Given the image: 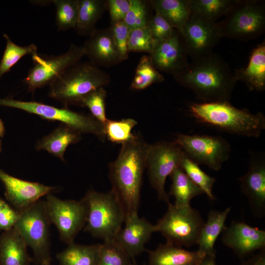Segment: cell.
Listing matches in <instances>:
<instances>
[{
  "instance_id": "8d00e7d4",
  "label": "cell",
  "mask_w": 265,
  "mask_h": 265,
  "mask_svg": "<svg viewBox=\"0 0 265 265\" xmlns=\"http://www.w3.org/2000/svg\"><path fill=\"white\" fill-rule=\"evenodd\" d=\"M106 96L107 92L104 87H99L87 94L81 104V106L87 107L91 115L103 124L107 119L106 112Z\"/></svg>"
},
{
  "instance_id": "681fc988",
  "label": "cell",
  "mask_w": 265,
  "mask_h": 265,
  "mask_svg": "<svg viewBox=\"0 0 265 265\" xmlns=\"http://www.w3.org/2000/svg\"><path fill=\"white\" fill-rule=\"evenodd\" d=\"M51 265L50 263H49V264H43V265Z\"/></svg>"
},
{
  "instance_id": "277c9868",
  "label": "cell",
  "mask_w": 265,
  "mask_h": 265,
  "mask_svg": "<svg viewBox=\"0 0 265 265\" xmlns=\"http://www.w3.org/2000/svg\"><path fill=\"white\" fill-rule=\"evenodd\" d=\"M109 75L89 61L79 62L56 77L49 85V96L69 106H81L84 97L109 83Z\"/></svg>"
},
{
  "instance_id": "30bf717a",
  "label": "cell",
  "mask_w": 265,
  "mask_h": 265,
  "mask_svg": "<svg viewBox=\"0 0 265 265\" xmlns=\"http://www.w3.org/2000/svg\"><path fill=\"white\" fill-rule=\"evenodd\" d=\"M32 58L33 67L23 80L30 92L49 85L59 75L69 67L80 62L85 56L83 46L71 44L68 50L58 55H42L36 53Z\"/></svg>"
},
{
  "instance_id": "7dc6e473",
  "label": "cell",
  "mask_w": 265,
  "mask_h": 265,
  "mask_svg": "<svg viewBox=\"0 0 265 265\" xmlns=\"http://www.w3.org/2000/svg\"><path fill=\"white\" fill-rule=\"evenodd\" d=\"M7 203L0 197V213L7 205Z\"/></svg>"
},
{
  "instance_id": "bcb514c9",
  "label": "cell",
  "mask_w": 265,
  "mask_h": 265,
  "mask_svg": "<svg viewBox=\"0 0 265 265\" xmlns=\"http://www.w3.org/2000/svg\"><path fill=\"white\" fill-rule=\"evenodd\" d=\"M5 133V128L3 122L0 119V137H2Z\"/></svg>"
},
{
  "instance_id": "7402d4cb",
  "label": "cell",
  "mask_w": 265,
  "mask_h": 265,
  "mask_svg": "<svg viewBox=\"0 0 265 265\" xmlns=\"http://www.w3.org/2000/svg\"><path fill=\"white\" fill-rule=\"evenodd\" d=\"M237 81H243L250 91L265 89V44H259L250 56L247 67L234 73Z\"/></svg>"
},
{
  "instance_id": "f546056e",
  "label": "cell",
  "mask_w": 265,
  "mask_h": 265,
  "mask_svg": "<svg viewBox=\"0 0 265 265\" xmlns=\"http://www.w3.org/2000/svg\"><path fill=\"white\" fill-rule=\"evenodd\" d=\"M240 0H190L191 13L215 22L219 18L227 15Z\"/></svg>"
},
{
  "instance_id": "44dd1931",
  "label": "cell",
  "mask_w": 265,
  "mask_h": 265,
  "mask_svg": "<svg viewBox=\"0 0 265 265\" xmlns=\"http://www.w3.org/2000/svg\"><path fill=\"white\" fill-rule=\"evenodd\" d=\"M26 242L13 227L0 235V265H29Z\"/></svg>"
},
{
  "instance_id": "7bdbcfd3",
  "label": "cell",
  "mask_w": 265,
  "mask_h": 265,
  "mask_svg": "<svg viewBox=\"0 0 265 265\" xmlns=\"http://www.w3.org/2000/svg\"><path fill=\"white\" fill-rule=\"evenodd\" d=\"M19 216V212L7 204L0 213V230L5 231L13 228Z\"/></svg>"
},
{
  "instance_id": "d4e9b609",
  "label": "cell",
  "mask_w": 265,
  "mask_h": 265,
  "mask_svg": "<svg viewBox=\"0 0 265 265\" xmlns=\"http://www.w3.org/2000/svg\"><path fill=\"white\" fill-rule=\"evenodd\" d=\"M81 138L80 133L61 124L49 134L38 140L35 147L38 150H45L64 161V153L67 147L78 142Z\"/></svg>"
},
{
  "instance_id": "d6a6232c",
  "label": "cell",
  "mask_w": 265,
  "mask_h": 265,
  "mask_svg": "<svg viewBox=\"0 0 265 265\" xmlns=\"http://www.w3.org/2000/svg\"><path fill=\"white\" fill-rule=\"evenodd\" d=\"M137 122L132 118L114 120L107 119L103 124L106 138L111 142L123 145L136 137L132 130Z\"/></svg>"
},
{
  "instance_id": "5bb4252c",
  "label": "cell",
  "mask_w": 265,
  "mask_h": 265,
  "mask_svg": "<svg viewBox=\"0 0 265 265\" xmlns=\"http://www.w3.org/2000/svg\"><path fill=\"white\" fill-rule=\"evenodd\" d=\"M180 33L187 55L193 59L212 53L222 37L218 24L193 13Z\"/></svg>"
},
{
  "instance_id": "836d02e7",
  "label": "cell",
  "mask_w": 265,
  "mask_h": 265,
  "mask_svg": "<svg viewBox=\"0 0 265 265\" xmlns=\"http://www.w3.org/2000/svg\"><path fill=\"white\" fill-rule=\"evenodd\" d=\"M180 167L188 177L211 199L214 200L212 188L215 179L203 171L199 165L188 158L184 153Z\"/></svg>"
},
{
  "instance_id": "ab89813d",
  "label": "cell",
  "mask_w": 265,
  "mask_h": 265,
  "mask_svg": "<svg viewBox=\"0 0 265 265\" xmlns=\"http://www.w3.org/2000/svg\"><path fill=\"white\" fill-rule=\"evenodd\" d=\"M147 26L155 41L169 38L175 31L171 24L165 18L157 13L148 21Z\"/></svg>"
},
{
  "instance_id": "7a4b0ae2",
  "label": "cell",
  "mask_w": 265,
  "mask_h": 265,
  "mask_svg": "<svg viewBox=\"0 0 265 265\" xmlns=\"http://www.w3.org/2000/svg\"><path fill=\"white\" fill-rule=\"evenodd\" d=\"M149 145L136 134L134 139L122 145L117 158L108 165L111 190L122 204L126 217L138 213Z\"/></svg>"
},
{
  "instance_id": "7c38bea8",
  "label": "cell",
  "mask_w": 265,
  "mask_h": 265,
  "mask_svg": "<svg viewBox=\"0 0 265 265\" xmlns=\"http://www.w3.org/2000/svg\"><path fill=\"white\" fill-rule=\"evenodd\" d=\"M46 211L58 231L60 239L69 244L85 226L86 208L83 201L62 200L52 194L46 196Z\"/></svg>"
},
{
  "instance_id": "83f0119b",
  "label": "cell",
  "mask_w": 265,
  "mask_h": 265,
  "mask_svg": "<svg viewBox=\"0 0 265 265\" xmlns=\"http://www.w3.org/2000/svg\"><path fill=\"white\" fill-rule=\"evenodd\" d=\"M78 16L75 28L81 36H89L106 8L104 0H78Z\"/></svg>"
},
{
  "instance_id": "603a6c76",
  "label": "cell",
  "mask_w": 265,
  "mask_h": 265,
  "mask_svg": "<svg viewBox=\"0 0 265 265\" xmlns=\"http://www.w3.org/2000/svg\"><path fill=\"white\" fill-rule=\"evenodd\" d=\"M231 208L228 207L222 211H211L205 222L199 236L198 252L202 257L215 255L214 244L218 237L224 230L225 221Z\"/></svg>"
},
{
  "instance_id": "52a82bcc",
  "label": "cell",
  "mask_w": 265,
  "mask_h": 265,
  "mask_svg": "<svg viewBox=\"0 0 265 265\" xmlns=\"http://www.w3.org/2000/svg\"><path fill=\"white\" fill-rule=\"evenodd\" d=\"M0 106L17 108L47 120L60 122L81 134H94L103 141L106 138L103 124L91 114L76 112L65 107L58 108L42 103L10 98H0Z\"/></svg>"
},
{
  "instance_id": "74e56055",
  "label": "cell",
  "mask_w": 265,
  "mask_h": 265,
  "mask_svg": "<svg viewBox=\"0 0 265 265\" xmlns=\"http://www.w3.org/2000/svg\"><path fill=\"white\" fill-rule=\"evenodd\" d=\"M155 41L147 26L130 30L128 41V52L150 53Z\"/></svg>"
},
{
  "instance_id": "5b68a950",
  "label": "cell",
  "mask_w": 265,
  "mask_h": 265,
  "mask_svg": "<svg viewBox=\"0 0 265 265\" xmlns=\"http://www.w3.org/2000/svg\"><path fill=\"white\" fill-rule=\"evenodd\" d=\"M82 200L86 208L84 231L104 241L113 239L126 218L124 207L114 192L90 189Z\"/></svg>"
},
{
  "instance_id": "6da1fadb",
  "label": "cell",
  "mask_w": 265,
  "mask_h": 265,
  "mask_svg": "<svg viewBox=\"0 0 265 265\" xmlns=\"http://www.w3.org/2000/svg\"><path fill=\"white\" fill-rule=\"evenodd\" d=\"M173 75L203 102H229L237 81L228 65L212 52L193 59Z\"/></svg>"
},
{
  "instance_id": "f1b7e54d",
  "label": "cell",
  "mask_w": 265,
  "mask_h": 265,
  "mask_svg": "<svg viewBox=\"0 0 265 265\" xmlns=\"http://www.w3.org/2000/svg\"><path fill=\"white\" fill-rule=\"evenodd\" d=\"M169 176L172 184L169 195L175 198V205H189L193 198L204 194L203 190L188 177L180 166L176 168Z\"/></svg>"
},
{
  "instance_id": "cb8c5ba5",
  "label": "cell",
  "mask_w": 265,
  "mask_h": 265,
  "mask_svg": "<svg viewBox=\"0 0 265 265\" xmlns=\"http://www.w3.org/2000/svg\"><path fill=\"white\" fill-rule=\"evenodd\" d=\"M204 257L197 251H190L168 243L149 252V265H197Z\"/></svg>"
},
{
  "instance_id": "2e32d148",
  "label": "cell",
  "mask_w": 265,
  "mask_h": 265,
  "mask_svg": "<svg viewBox=\"0 0 265 265\" xmlns=\"http://www.w3.org/2000/svg\"><path fill=\"white\" fill-rule=\"evenodd\" d=\"M248 169L239 178L242 192L255 216L265 215V158L263 153L251 155Z\"/></svg>"
},
{
  "instance_id": "484cf974",
  "label": "cell",
  "mask_w": 265,
  "mask_h": 265,
  "mask_svg": "<svg viewBox=\"0 0 265 265\" xmlns=\"http://www.w3.org/2000/svg\"><path fill=\"white\" fill-rule=\"evenodd\" d=\"M150 2L156 13L165 18L180 32L191 14L190 0H153Z\"/></svg>"
},
{
  "instance_id": "8fae6325",
  "label": "cell",
  "mask_w": 265,
  "mask_h": 265,
  "mask_svg": "<svg viewBox=\"0 0 265 265\" xmlns=\"http://www.w3.org/2000/svg\"><path fill=\"white\" fill-rule=\"evenodd\" d=\"M184 152L174 141H161L150 144L146 158V168L152 187L158 198L170 203L165 190L167 177L180 166Z\"/></svg>"
},
{
  "instance_id": "ac0fdd59",
  "label": "cell",
  "mask_w": 265,
  "mask_h": 265,
  "mask_svg": "<svg viewBox=\"0 0 265 265\" xmlns=\"http://www.w3.org/2000/svg\"><path fill=\"white\" fill-rule=\"evenodd\" d=\"M222 241L243 258L265 249V231L243 222L233 221L222 232Z\"/></svg>"
},
{
  "instance_id": "d6986e66",
  "label": "cell",
  "mask_w": 265,
  "mask_h": 265,
  "mask_svg": "<svg viewBox=\"0 0 265 265\" xmlns=\"http://www.w3.org/2000/svg\"><path fill=\"white\" fill-rule=\"evenodd\" d=\"M149 54L157 70L173 74L188 63L182 37L181 38L176 31L169 38L155 41Z\"/></svg>"
},
{
  "instance_id": "60d3db41",
  "label": "cell",
  "mask_w": 265,
  "mask_h": 265,
  "mask_svg": "<svg viewBox=\"0 0 265 265\" xmlns=\"http://www.w3.org/2000/svg\"><path fill=\"white\" fill-rule=\"evenodd\" d=\"M110 27L122 58L125 60L129 57L128 41L130 29L124 21L111 23Z\"/></svg>"
},
{
  "instance_id": "f907efd6",
  "label": "cell",
  "mask_w": 265,
  "mask_h": 265,
  "mask_svg": "<svg viewBox=\"0 0 265 265\" xmlns=\"http://www.w3.org/2000/svg\"><path fill=\"white\" fill-rule=\"evenodd\" d=\"M131 265H137L135 263H132Z\"/></svg>"
},
{
  "instance_id": "4316f807",
  "label": "cell",
  "mask_w": 265,
  "mask_h": 265,
  "mask_svg": "<svg viewBox=\"0 0 265 265\" xmlns=\"http://www.w3.org/2000/svg\"><path fill=\"white\" fill-rule=\"evenodd\" d=\"M101 244L82 245L73 242L56 255L60 265H98Z\"/></svg>"
},
{
  "instance_id": "9a60e30c",
  "label": "cell",
  "mask_w": 265,
  "mask_h": 265,
  "mask_svg": "<svg viewBox=\"0 0 265 265\" xmlns=\"http://www.w3.org/2000/svg\"><path fill=\"white\" fill-rule=\"evenodd\" d=\"M0 180L4 186L6 199L19 212L40 200L42 197L52 194L59 188L16 178L1 169Z\"/></svg>"
},
{
  "instance_id": "ba28073f",
  "label": "cell",
  "mask_w": 265,
  "mask_h": 265,
  "mask_svg": "<svg viewBox=\"0 0 265 265\" xmlns=\"http://www.w3.org/2000/svg\"><path fill=\"white\" fill-rule=\"evenodd\" d=\"M164 215L155 224L157 232L167 243L189 247L197 244L205 223L200 212L190 205L177 206L171 203Z\"/></svg>"
},
{
  "instance_id": "e0dca14e",
  "label": "cell",
  "mask_w": 265,
  "mask_h": 265,
  "mask_svg": "<svg viewBox=\"0 0 265 265\" xmlns=\"http://www.w3.org/2000/svg\"><path fill=\"white\" fill-rule=\"evenodd\" d=\"M124 223L113 240L132 260L145 250V244L157 229L138 213L127 216Z\"/></svg>"
},
{
  "instance_id": "ffe728a7",
  "label": "cell",
  "mask_w": 265,
  "mask_h": 265,
  "mask_svg": "<svg viewBox=\"0 0 265 265\" xmlns=\"http://www.w3.org/2000/svg\"><path fill=\"white\" fill-rule=\"evenodd\" d=\"M83 45L89 62L97 66L110 67L123 60L110 27L96 29Z\"/></svg>"
},
{
  "instance_id": "8992f818",
  "label": "cell",
  "mask_w": 265,
  "mask_h": 265,
  "mask_svg": "<svg viewBox=\"0 0 265 265\" xmlns=\"http://www.w3.org/2000/svg\"><path fill=\"white\" fill-rule=\"evenodd\" d=\"M51 224L45 200L40 199L19 212L14 227L32 249L34 260L40 265L51 262Z\"/></svg>"
},
{
  "instance_id": "4fadbf2b",
  "label": "cell",
  "mask_w": 265,
  "mask_h": 265,
  "mask_svg": "<svg viewBox=\"0 0 265 265\" xmlns=\"http://www.w3.org/2000/svg\"><path fill=\"white\" fill-rule=\"evenodd\" d=\"M218 24L222 37L248 39L263 32L265 27V11L263 5L256 1H240Z\"/></svg>"
},
{
  "instance_id": "3957f363",
  "label": "cell",
  "mask_w": 265,
  "mask_h": 265,
  "mask_svg": "<svg viewBox=\"0 0 265 265\" xmlns=\"http://www.w3.org/2000/svg\"><path fill=\"white\" fill-rule=\"evenodd\" d=\"M189 111L198 122L219 130L240 136L258 137L265 129L262 112L252 113L228 101L191 103Z\"/></svg>"
},
{
  "instance_id": "e575fe53",
  "label": "cell",
  "mask_w": 265,
  "mask_h": 265,
  "mask_svg": "<svg viewBox=\"0 0 265 265\" xmlns=\"http://www.w3.org/2000/svg\"><path fill=\"white\" fill-rule=\"evenodd\" d=\"M3 37L6 43L0 63V79L23 56L29 54L32 55L37 53V47L34 44L20 46L13 42L6 34H4Z\"/></svg>"
},
{
  "instance_id": "f35d334b",
  "label": "cell",
  "mask_w": 265,
  "mask_h": 265,
  "mask_svg": "<svg viewBox=\"0 0 265 265\" xmlns=\"http://www.w3.org/2000/svg\"><path fill=\"white\" fill-rule=\"evenodd\" d=\"M130 8L124 20L130 30L147 26L145 3L141 0H130Z\"/></svg>"
},
{
  "instance_id": "c3c4849f",
  "label": "cell",
  "mask_w": 265,
  "mask_h": 265,
  "mask_svg": "<svg viewBox=\"0 0 265 265\" xmlns=\"http://www.w3.org/2000/svg\"><path fill=\"white\" fill-rule=\"evenodd\" d=\"M1 140L0 139V151H1Z\"/></svg>"
},
{
  "instance_id": "4dcf8cb0",
  "label": "cell",
  "mask_w": 265,
  "mask_h": 265,
  "mask_svg": "<svg viewBox=\"0 0 265 265\" xmlns=\"http://www.w3.org/2000/svg\"><path fill=\"white\" fill-rule=\"evenodd\" d=\"M40 4H54L55 7V24L59 31L75 28L78 20V0H52L41 1Z\"/></svg>"
},
{
  "instance_id": "f6af8a7d",
  "label": "cell",
  "mask_w": 265,
  "mask_h": 265,
  "mask_svg": "<svg viewBox=\"0 0 265 265\" xmlns=\"http://www.w3.org/2000/svg\"><path fill=\"white\" fill-rule=\"evenodd\" d=\"M197 265H216L215 255L205 256Z\"/></svg>"
},
{
  "instance_id": "d590c367",
  "label": "cell",
  "mask_w": 265,
  "mask_h": 265,
  "mask_svg": "<svg viewBox=\"0 0 265 265\" xmlns=\"http://www.w3.org/2000/svg\"><path fill=\"white\" fill-rule=\"evenodd\" d=\"M131 260L113 239L101 244L98 265H131Z\"/></svg>"
},
{
  "instance_id": "9c48e42d",
  "label": "cell",
  "mask_w": 265,
  "mask_h": 265,
  "mask_svg": "<svg viewBox=\"0 0 265 265\" xmlns=\"http://www.w3.org/2000/svg\"><path fill=\"white\" fill-rule=\"evenodd\" d=\"M173 141L192 160L214 171L219 170L230 156V145L220 136L178 133Z\"/></svg>"
},
{
  "instance_id": "1f68e13d",
  "label": "cell",
  "mask_w": 265,
  "mask_h": 265,
  "mask_svg": "<svg viewBox=\"0 0 265 265\" xmlns=\"http://www.w3.org/2000/svg\"><path fill=\"white\" fill-rule=\"evenodd\" d=\"M164 80L162 75L154 66L150 56L144 55L136 68L131 86L132 89L141 90Z\"/></svg>"
},
{
  "instance_id": "ee69618b",
  "label": "cell",
  "mask_w": 265,
  "mask_h": 265,
  "mask_svg": "<svg viewBox=\"0 0 265 265\" xmlns=\"http://www.w3.org/2000/svg\"><path fill=\"white\" fill-rule=\"evenodd\" d=\"M240 265H265V249L242 263Z\"/></svg>"
},
{
  "instance_id": "b9f144b4",
  "label": "cell",
  "mask_w": 265,
  "mask_h": 265,
  "mask_svg": "<svg viewBox=\"0 0 265 265\" xmlns=\"http://www.w3.org/2000/svg\"><path fill=\"white\" fill-rule=\"evenodd\" d=\"M106 1L111 23L124 21L130 8V0Z\"/></svg>"
}]
</instances>
